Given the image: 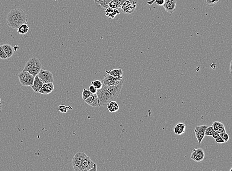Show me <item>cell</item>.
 <instances>
[{"mask_svg": "<svg viewBox=\"0 0 232 171\" xmlns=\"http://www.w3.org/2000/svg\"><path fill=\"white\" fill-rule=\"evenodd\" d=\"M232 168H231V169H230V171H232Z\"/></svg>", "mask_w": 232, "mask_h": 171, "instance_id": "obj_42", "label": "cell"}, {"mask_svg": "<svg viewBox=\"0 0 232 171\" xmlns=\"http://www.w3.org/2000/svg\"><path fill=\"white\" fill-rule=\"evenodd\" d=\"M38 76L43 84L54 82V77L52 73L49 70L41 69L38 74Z\"/></svg>", "mask_w": 232, "mask_h": 171, "instance_id": "obj_6", "label": "cell"}, {"mask_svg": "<svg viewBox=\"0 0 232 171\" xmlns=\"http://www.w3.org/2000/svg\"><path fill=\"white\" fill-rule=\"evenodd\" d=\"M176 0H165L163 6L167 12L172 14L176 10Z\"/></svg>", "mask_w": 232, "mask_h": 171, "instance_id": "obj_12", "label": "cell"}, {"mask_svg": "<svg viewBox=\"0 0 232 171\" xmlns=\"http://www.w3.org/2000/svg\"><path fill=\"white\" fill-rule=\"evenodd\" d=\"M0 102H1V99H0Z\"/></svg>", "mask_w": 232, "mask_h": 171, "instance_id": "obj_43", "label": "cell"}, {"mask_svg": "<svg viewBox=\"0 0 232 171\" xmlns=\"http://www.w3.org/2000/svg\"><path fill=\"white\" fill-rule=\"evenodd\" d=\"M20 83L23 86H31L34 80V76L27 71H22L18 74Z\"/></svg>", "mask_w": 232, "mask_h": 171, "instance_id": "obj_4", "label": "cell"}, {"mask_svg": "<svg viewBox=\"0 0 232 171\" xmlns=\"http://www.w3.org/2000/svg\"><path fill=\"white\" fill-rule=\"evenodd\" d=\"M95 162L93 161L89 156H87L86 154L84 157V159L83 160L81 164V167L80 169V171H87L92 168L93 167Z\"/></svg>", "mask_w": 232, "mask_h": 171, "instance_id": "obj_11", "label": "cell"}, {"mask_svg": "<svg viewBox=\"0 0 232 171\" xmlns=\"http://www.w3.org/2000/svg\"><path fill=\"white\" fill-rule=\"evenodd\" d=\"M104 12L106 17L109 19H114V17L120 13L117 8H106Z\"/></svg>", "mask_w": 232, "mask_h": 171, "instance_id": "obj_17", "label": "cell"}, {"mask_svg": "<svg viewBox=\"0 0 232 171\" xmlns=\"http://www.w3.org/2000/svg\"><path fill=\"white\" fill-rule=\"evenodd\" d=\"M88 90H89L90 92H91L92 94H95V93H97L98 90L95 88V87L93 86V85H91L89 87Z\"/></svg>", "mask_w": 232, "mask_h": 171, "instance_id": "obj_34", "label": "cell"}, {"mask_svg": "<svg viewBox=\"0 0 232 171\" xmlns=\"http://www.w3.org/2000/svg\"><path fill=\"white\" fill-rule=\"evenodd\" d=\"M107 108L110 112L114 113L117 112L119 110V106L116 101L113 100L107 104Z\"/></svg>", "mask_w": 232, "mask_h": 171, "instance_id": "obj_20", "label": "cell"}, {"mask_svg": "<svg viewBox=\"0 0 232 171\" xmlns=\"http://www.w3.org/2000/svg\"><path fill=\"white\" fill-rule=\"evenodd\" d=\"M96 94L99 99V106L106 105L110 101L115 100L113 95L106 89L103 85L102 88L97 90Z\"/></svg>", "mask_w": 232, "mask_h": 171, "instance_id": "obj_3", "label": "cell"}, {"mask_svg": "<svg viewBox=\"0 0 232 171\" xmlns=\"http://www.w3.org/2000/svg\"><path fill=\"white\" fill-rule=\"evenodd\" d=\"M7 23L12 29H17L21 25L27 24V16L22 9L14 8L7 14Z\"/></svg>", "mask_w": 232, "mask_h": 171, "instance_id": "obj_1", "label": "cell"}, {"mask_svg": "<svg viewBox=\"0 0 232 171\" xmlns=\"http://www.w3.org/2000/svg\"><path fill=\"white\" fill-rule=\"evenodd\" d=\"M185 125L183 123H178L176 124L174 128V132L175 134L181 135L185 131Z\"/></svg>", "mask_w": 232, "mask_h": 171, "instance_id": "obj_21", "label": "cell"}, {"mask_svg": "<svg viewBox=\"0 0 232 171\" xmlns=\"http://www.w3.org/2000/svg\"><path fill=\"white\" fill-rule=\"evenodd\" d=\"M195 136L196 138L198 140V142L199 144H201L202 143V141L205 137V133H201L199 131H198L196 130H195Z\"/></svg>", "mask_w": 232, "mask_h": 171, "instance_id": "obj_24", "label": "cell"}, {"mask_svg": "<svg viewBox=\"0 0 232 171\" xmlns=\"http://www.w3.org/2000/svg\"><path fill=\"white\" fill-rule=\"evenodd\" d=\"M0 59H8L4 51L3 50L2 46H0Z\"/></svg>", "mask_w": 232, "mask_h": 171, "instance_id": "obj_33", "label": "cell"}, {"mask_svg": "<svg viewBox=\"0 0 232 171\" xmlns=\"http://www.w3.org/2000/svg\"><path fill=\"white\" fill-rule=\"evenodd\" d=\"M94 1L96 4L102 7V8L106 9L109 8L108 5L109 3L106 0H94Z\"/></svg>", "mask_w": 232, "mask_h": 171, "instance_id": "obj_23", "label": "cell"}, {"mask_svg": "<svg viewBox=\"0 0 232 171\" xmlns=\"http://www.w3.org/2000/svg\"><path fill=\"white\" fill-rule=\"evenodd\" d=\"M215 141L217 144H223V143H225L224 141L221 138V137H219L218 138H215Z\"/></svg>", "mask_w": 232, "mask_h": 171, "instance_id": "obj_36", "label": "cell"}, {"mask_svg": "<svg viewBox=\"0 0 232 171\" xmlns=\"http://www.w3.org/2000/svg\"><path fill=\"white\" fill-rule=\"evenodd\" d=\"M219 136L225 142H227L229 140V136L228 135L227 133H226H226H220Z\"/></svg>", "mask_w": 232, "mask_h": 171, "instance_id": "obj_32", "label": "cell"}, {"mask_svg": "<svg viewBox=\"0 0 232 171\" xmlns=\"http://www.w3.org/2000/svg\"><path fill=\"white\" fill-rule=\"evenodd\" d=\"M43 84H44L39 79L38 76V75H37L35 77L33 85H32L31 87L34 92H35V93H39L40 89L42 88V87L43 86Z\"/></svg>", "mask_w": 232, "mask_h": 171, "instance_id": "obj_15", "label": "cell"}, {"mask_svg": "<svg viewBox=\"0 0 232 171\" xmlns=\"http://www.w3.org/2000/svg\"><path fill=\"white\" fill-rule=\"evenodd\" d=\"M2 108V103L0 102V112H1Z\"/></svg>", "mask_w": 232, "mask_h": 171, "instance_id": "obj_41", "label": "cell"}, {"mask_svg": "<svg viewBox=\"0 0 232 171\" xmlns=\"http://www.w3.org/2000/svg\"><path fill=\"white\" fill-rule=\"evenodd\" d=\"M72 107L70 106H66L65 105H59V111L62 113H66V112L68 111L69 110L72 109Z\"/></svg>", "mask_w": 232, "mask_h": 171, "instance_id": "obj_26", "label": "cell"}, {"mask_svg": "<svg viewBox=\"0 0 232 171\" xmlns=\"http://www.w3.org/2000/svg\"><path fill=\"white\" fill-rule=\"evenodd\" d=\"M211 137H212V138L215 139V138H218L219 137H220V136H219V133H217V132L215 131V133L212 135V136Z\"/></svg>", "mask_w": 232, "mask_h": 171, "instance_id": "obj_38", "label": "cell"}, {"mask_svg": "<svg viewBox=\"0 0 232 171\" xmlns=\"http://www.w3.org/2000/svg\"><path fill=\"white\" fill-rule=\"evenodd\" d=\"M123 81L122 80L121 82L118 84V85L111 86H104V87H105L106 89L113 95V97L116 100L118 97V96L120 93L122 86H123Z\"/></svg>", "mask_w": 232, "mask_h": 171, "instance_id": "obj_9", "label": "cell"}, {"mask_svg": "<svg viewBox=\"0 0 232 171\" xmlns=\"http://www.w3.org/2000/svg\"><path fill=\"white\" fill-rule=\"evenodd\" d=\"M41 69L42 64L40 60L36 57H33L28 61L23 71H27L35 77Z\"/></svg>", "mask_w": 232, "mask_h": 171, "instance_id": "obj_2", "label": "cell"}, {"mask_svg": "<svg viewBox=\"0 0 232 171\" xmlns=\"http://www.w3.org/2000/svg\"><path fill=\"white\" fill-rule=\"evenodd\" d=\"M121 78H117V77H113L110 75L107 74L104 76L102 82L103 86H115L118 85L122 80Z\"/></svg>", "mask_w": 232, "mask_h": 171, "instance_id": "obj_8", "label": "cell"}, {"mask_svg": "<svg viewBox=\"0 0 232 171\" xmlns=\"http://www.w3.org/2000/svg\"><path fill=\"white\" fill-rule=\"evenodd\" d=\"M155 1V0H151V1H150L147 2V4L149 5H153L154 4Z\"/></svg>", "mask_w": 232, "mask_h": 171, "instance_id": "obj_40", "label": "cell"}, {"mask_svg": "<svg viewBox=\"0 0 232 171\" xmlns=\"http://www.w3.org/2000/svg\"><path fill=\"white\" fill-rule=\"evenodd\" d=\"M91 85L95 87V88H96L97 90L102 88V87L103 86L102 82L99 81V80H95V81H92L91 82Z\"/></svg>", "mask_w": 232, "mask_h": 171, "instance_id": "obj_29", "label": "cell"}, {"mask_svg": "<svg viewBox=\"0 0 232 171\" xmlns=\"http://www.w3.org/2000/svg\"><path fill=\"white\" fill-rule=\"evenodd\" d=\"M54 90V85L53 83L44 84L39 93L41 94H48L52 93Z\"/></svg>", "mask_w": 232, "mask_h": 171, "instance_id": "obj_14", "label": "cell"}, {"mask_svg": "<svg viewBox=\"0 0 232 171\" xmlns=\"http://www.w3.org/2000/svg\"><path fill=\"white\" fill-rule=\"evenodd\" d=\"M212 127L216 132L217 133H226L225 128L224 125L221 122L215 121L212 124Z\"/></svg>", "mask_w": 232, "mask_h": 171, "instance_id": "obj_18", "label": "cell"}, {"mask_svg": "<svg viewBox=\"0 0 232 171\" xmlns=\"http://www.w3.org/2000/svg\"><path fill=\"white\" fill-rule=\"evenodd\" d=\"M2 47L8 56V58H11L13 55L14 53V49L11 45H10L9 44H4L3 45H2Z\"/></svg>", "mask_w": 232, "mask_h": 171, "instance_id": "obj_19", "label": "cell"}, {"mask_svg": "<svg viewBox=\"0 0 232 171\" xmlns=\"http://www.w3.org/2000/svg\"><path fill=\"white\" fill-rule=\"evenodd\" d=\"M92 94V93L88 90H87L86 89H83L82 93V97L83 100H84V101L85 100H86L88 99V97H89Z\"/></svg>", "mask_w": 232, "mask_h": 171, "instance_id": "obj_27", "label": "cell"}, {"mask_svg": "<svg viewBox=\"0 0 232 171\" xmlns=\"http://www.w3.org/2000/svg\"><path fill=\"white\" fill-rule=\"evenodd\" d=\"M87 171H97V164L95 163L93 167H92V168Z\"/></svg>", "mask_w": 232, "mask_h": 171, "instance_id": "obj_37", "label": "cell"}, {"mask_svg": "<svg viewBox=\"0 0 232 171\" xmlns=\"http://www.w3.org/2000/svg\"><path fill=\"white\" fill-rule=\"evenodd\" d=\"M208 127V126L207 125H203L202 126H196L195 127V130H196L197 131L201 132V133H205V130L207 129Z\"/></svg>", "mask_w": 232, "mask_h": 171, "instance_id": "obj_31", "label": "cell"}, {"mask_svg": "<svg viewBox=\"0 0 232 171\" xmlns=\"http://www.w3.org/2000/svg\"><path fill=\"white\" fill-rule=\"evenodd\" d=\"M116 1H117L118 2V3H119V4L120 5V6L121 7L123 4L124 3H125L127 0H116Z\"/></svg>", "mask_w": 232, "mask_h": 171, "instance_id": "obj_39", "label": "cell"}, {"mask_svg": "<svg viewBox=\"0 0 232 171\" xmlns=\"http://www.w3.org/2000/svg\"><path fill=\"white\" fill-rule=\"evenodd\" d=\"M87 104L92 107H98L99 106V100L96 93L92 94L89 97L84 100Z\"/></svg>", "mask_w": 232, "mask_h": 171, "instance_id": "obj_13", "label": "cell"}, {"mask_svg": "<svg viewBox=\"0 0 232 171\" xmlns=\"http://www.w3.org/2000/svg\"><path fill=\"white\" fill-rule=\"evenodd\" d=\"M214 133H215V131L213 129L212 126L208 127L205 131V136H212Z\"/></svg>", "mask_w": 232, "mask_h": 171, "instance_id": "obj_30", "label": "cell"}, {"mask_svg": "<svg viewBox=\"0 0 232 171\" xmlns=\"http://www.w3.org/2000/svg\"><path fill=\"white\" fill-rule=\"evenodd\" d=\"M155 2L157 6H163L165 2V0H155Z\"/></svg>", "mask_w": 232, "mask_h": 171, "instance_id": "obj_35", "label": "cell"}, {"mask_svg": "<svg viewBox=\"0 0 232 171\" xmlns=\"http://www.w3.org/2000/svg\"><path fill=\"white\" fill-rule=\"evenodd\" d=\"M106 72L108 75H110L113 77H117V78H123V71L121 68L114 69L113 70H106Z\"/></svg>", "mask_w": 232, "mask_h": 171, "instance_id": "obj_16", "label": "cell"}, {"mask_svg": "<svg viewBox=\"0 0 232 171\" xmlns=\"http://www.w3.org/2000/svg\"><path fill=\"white\" fill-rule=\"evenodd\" d=\"M86 155L85 153L78 152L76 154L72 160V165L74 171H80L83 160Z\"/></svg>", "mask_w": 232, "mask_h": 171, "instance_id": "obj_7", "label": "cell"}, {"mask_svg": "<svg viewBox=\"0 0 232 171\" xmlns=\"http://www.w3.org/2000/svg\"><path fill=\"white\" fill-rule=\"evenodd\" d=\"M109 8H120L121 6L119 4V3L116 0H111V1L109 3Z\"/></svg>", "mask_w": 232, "mask_h": 171, "instance_id": "obj_25", "label": "cell"}, {"mask_svg": "<svg viewBox=\"0 0 232 171\" xmlns=\"http://www.w3.org/2000/svg\"><path fill=\"white\" fill-rule=\"evenodd\" d=\"M221 0H205V4L209 7H213L218 4Z\"/></svg>", "mask_w": 232, "mask_h": 171, "instance_id": "obj_28", "label": "cell"}, {"mask_svg": "<svg viewBox=\"0 0 232 171\" xmlns=\"http://www.w3.org/2000/svg\"><path fill=\"white\" fill-rule=\"evenodd\" d=\"M17 31L19 34H26L29 31V26H28L27 24H24L19 26L18 29H17Z\"/></svg>", "mask_w": 232, "mask_h": 171, "instance_id": "obj_22", "label": "cell"}, {"mask_svg": "<svg viewBox=\"0 0 232 171\" xmlns=\"http://www.w3.org/2000/svg\"><path fill=\"white\" fill-rule=\"evenodd\" d=\"M137 7V4L134 0H127L120 8L123 14H130L134 11Z\"/></svg>", "mask_w": 232, "mask_h": 171, "instance_id": "obj_5", "label": "cell"}, {"mask_svg": "<svg viewBox=\"0 0 232 171\" xmlns=\"http://www.w3.org/2000/svg\"><path fill=\"white\" fill-rule=\"evenodd\" d=\"M205 157V152L202 148H194L191 154V159L195 162L202 161Z\"/></svg>", "mask_w": 232, "mask_h": 171, "instance_id": "obj_10", "label": "cell"}]
</instances>
